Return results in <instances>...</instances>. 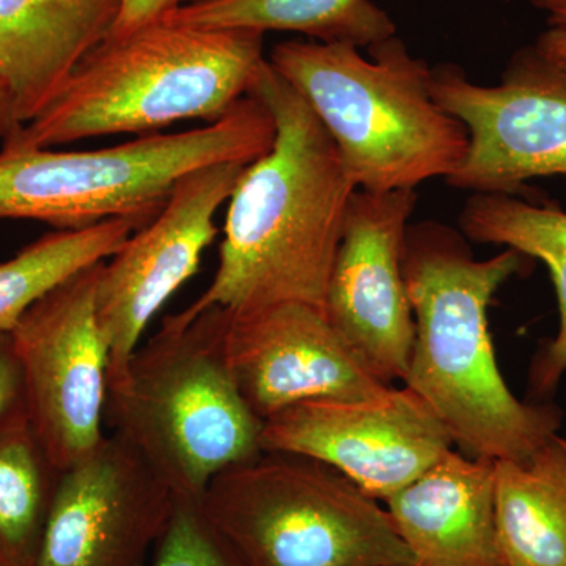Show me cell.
<instances>
[{"instance_id": "obj_1", "label": "cell", "mask_w": 566, "mask_h": 566, "mask_svg": "<svg viewBox=\"0 0 566 566\" xmlns=\"http://www.w3.org/2000/svg\"><path fill=\"white\" fill-rule=\"evenodd\" d=\"M249 95L273 115L274 144L244 167L229 199L218 271L185 312L281 303L323 311L356 186L315 112L268 59Z\"/></svg>"}, {"instance_id": "obj_2", "label": "cell", "mask_w": 566, "mask_h": 566, "mask_svg": "<svg viewBox=\"0 0 566 566\" xmlns=\"http://www.w3.org/2000/svg\"><path fill=\"white\" fill-rule=\"evenodd\" d=\"M463 233L442 222L412 223L403 275L416 337L405 386L471 458L523 463L557 434L556 405L517 400L499 370L488 308L528 256L505 249L476 260Z\"/></svg>"}, {"instance_id": "obj_3", "label": "cell", "mask_w": 566, "mask_h": 566, "mask_svg": "<svg viewBox=\"0 0 566 566\" xmlns=\"http://www.w3.org/2000/svg\"><path fill=\"white\" fill-rule=\"evenodd\" d=\"M263 46L262 32L170 21L106 39L2 147L52 148L182 120L218 122L249 95L266 62Z\"/></svg>"}, {"instance_id": "obj_4", "label": "cell", "mask_w": 566, "mask_h": 566, "mask_svg": "<svg viewBox=\"0 0 566 566\" xmlns=\"http://www.w3.org/2000/svg\"><path fill=\"white\" fill-rule=\"evenodd\" d=\"M227 311H181L107 376L106 422L175 499H202L216 475L263 452L259 419L223 354Z\"/></svg>"}, {"instance_id": "obj_5", "label": "cell", "mask_w": 566, "mask_h": 566, "mask_svg": "<svg viewBox=\"0 0 566 566\" xmlns=\"http://www.w3.org/2000/svg\"><path fill=\"white\" fill-rule=\"evenodd\" d=\"M314 40L275 44L268 62L334 140L356 189L390 192L449 178L469 133L431 95V66L390 36L367 48Z\"/></svg>"}, {"instance_id": "obj_6", "label": "cell", "mask_w": 566, "mask_h": 566, "mask_svg": "<svg viewBox=\"0 0 566 566\" xmlns=\"http://www.w3.org/2000/svg\"><path fill=\"white\" fill-rule=\"evenodd\" d=\"M273 115L248 95L218 122L177 134H150L92 151L2 147L0 219H31L81 230L109 219L144 226L175 182L200 167L251 164L271 150Z\"/></svg>"}, {"instance_id": "obj_7", "label": "cell", "mask_w": 566, "mask_h": 566, "mask_svg": "<svg viewBox=\"0 0 566 566\" xmlns=\"http://www.w3.org/2000/svg\"><path fill=\"white\" fill-rule=\"evenodd\" d=\"M200 501L243 566L416 565L387 509L311 458L263 450Z\"/></svg>"}, {"instance_id": "obj_8", "label": "cell", "mask_w": 566, "mask_h": 566, "mask_svg": "<svg viewBox=\"0 0 566 566\" xmlns=\"http://www.w3.org/2000/svg\"><path fill=\"white\" fill-rule=\"evenodd\" d=\"M431 95L463 122L469 148L447 185L474 193L526 192L534 178L566 175V70L521 48L495 85L455 63L431 66Z\"/></svg>"}, {"instance_id": "obj_9", "label": "cell", "mask_w": 566, "mask_h": 566, "mask_svg": "<svg viewBox=\"0 0 566 566\" xmlns=\"http://www.w3.org/2000/svg\"><path fill=\"white\" fill-rule=\"evenodd\" d=\"M103 263L44 294L11 331L29 422L59 472L91 455L106 438L109 349L95 311Z\"/></svg>"}, {"instance_id": "obj_10", "label": "cell", "mask_w": 566, "mask_h": 566, "mask_svg": "<svg viewBox=\"0 0 566 566\" xmlns=\"http://www.w3.org/2000/svg\"><path fill=\"white\" fill-rule=\"evenodd\" d=\"M262 450L331 465L376 501L419 480L453 447L422 398L390 387L367 400H308L290 406L262 428Z\"/></svg>"}, {"instance_id": "obj_11", "label": "cell", "mask_w": 566, "mask_h": 566, "mask_svg": "<svg viewBox=\"0 0 566 566\" xmlns=\"http://www.w3.org/2000/svg\"><path fill=\"white\" fill-rule=\"evenodd\" d=\"M244 167L219 163L186 174L161 211L103 263L95 311L109 349V374L128 363L153 316L199 271L205 249L218 237L216 212Z\"/></svg>"}, {"instance_id": "obj_12", "label": "cell", "mask_w": 566, "mask_h": 566, "mask_svg": "<svg viewBox=\"0 0 566 566\" xmlns=\"http://www.w3.org/2000/svg\"><path fill=\"white\" fill-rule=\"evenodd\" d=\"M416 189H356L324 296V314L360 363L386 385L405 381L416 323L403 275Z\"/></svg>"}, {"instance_id": "obj_13", "label": "cell", "mask_w": 566, "mask_h": 566, "mask_svg": "<svg viewBox=\"0 0 566 566\" xmlns=\"http://www.w3.org/2000/svg\"><path fill=\"white\" fill-rule=\"evenodd\" d=\"M175 497L117 434L59 475L36 566H144Z\"/></svg>"}, {"instance_id": "obj_14", "label": "cell", "mask_w": 566, "mask_h": 566, "mask_svg": "<svg viewBox=\"0 0 566 566\" xmlns=\"http://www.w3.org/2000/svg\"><path fill=\"white\" fill-rule=\"evenodd\" d=\"M223 354L262 422L303 401L367 400L392 387L360 363L322 308L308 304L227 311Z\"/></svg>"}, {"instance_id": "obj_15", "label": "cell", "mask_w": 566, "mask_h": 566, "mask_svg": "<svg viewBox=\"0 0 566 566\" xmlns=\"http://www.w3.org/2000/svg\"><path fill=\"white\" fill-rule=\"evenodd\" d=\"M386 505L416 566H510L495 517L494 461L452 449Z\"/></svg>"}, {"instance_id": "obj_16", "label": "cell", "mask_w": 566, "mask_h": 566, "mask_svg": "<svg viewBox=\"0 0 566 566\" xmlns=\"http://www.w3.org/2000/svg\"><path fill=\"white\" fill-rule=\"evenodd\" d=\"M120 7L122 0H0V80L22 125L109 36Z\"/></svg>"}, {"instance_id": "obj_17", "label": "cell", "mask_w": 566, "mask_h": 566, "mask_svg": "<svg viewBox=\"0 0 566 566\" xmlns=\"http://www.w3.org/2000/svg\"><path fill=\"white\" fill-rule=\"evenodd\" d=\"M499 536L510 566H566V441L523 463L494 461Z\"/></svg>"}, {"instance_id": "obj_18", "label": "cell", "mask_w": 566, "mask_h": 566, "mask_svg": "<svg viewBox=\"0 0 566 566\" xmlns=\"http://www.w3.org/2000/svg\"><path fill=\"white\" fill-rule=\"evenodd\" d=\"M460 232L480 244L504 245L545 263L556 289L558 333L539 354L531 381L538 395L554 392L566 371V211L510 193H472Z\"/></svg>"}, {"instance_id": "obj_19", "label": "cell", "mask_w": 566, "mask_h": 566, "mask_svg": "<svg viewBox=\"0 0 566 566\" xmlns=\"http://www.w3.org/2000/svg\"><path fill=\"white\" fill-rule=\"evenodd\" d=\"M163 21L207 29L296 32L359 50L397 35L392 18L374 0H199L182 3Z\"/></svg>"}, {"instance_id": "obj_20", "label": "cell", "mask_w": 566, "mask_h": 566, "mask_svg": "<svg viewBox=\"0 0 566 566\" xmlns=\"http://www.w3.org/2000/svg\"><path fill=\"white\" fill-rule=\"evenodd\" d=\"M144 223L117 218L81 230H55L0 263V331H13L31 305L93 264L106 262Z\"/></svg>"}, {"instance_id": "obj_21", "label": "cell", "mask_w": 566, "mask_h": 566, "mask_svg": "<svg viewBox=\"0 0 566 566\" xmlns=\"http://www.w3.org/2000/svg\"><path fill=\"white\" fill-rule=\"evenodd\" d=\"M59 475L28 415L0 428V566H36Z\"/></svg>"}, {"instance_id": "obj_22", "label": "cell", "mask_w": 566, "mask_h": 566, "mask_svg": "<svg viewBox=\"0 0 566 566\" xmlns=\"http://www.w3.org/2000/svg\"><path fill=\"white\" fill-rule=\"evenodd\" d=\"M153 566H243L205 513L200 499H175Z\"/></svg>"}, {"instance_id": "obj_23", "label": "cell", "mask_w": 566, "mask_h": 566, "mask_svg": "<svg viewBox=\"0 0 566 566\" xmlns=\"http://www.w3.org/2000/svg\"><path fill=\"white\" fill-rule=\"evenodd\" d=\"M22 415H28V408L20 356L13 335L0 331V428Z\"/></svg>"}, {"instance_id": "obj_24", "label": "cell", "mask_w": 566, "mask_h": 566, "mask_svg": "<svg viewBox=\"0 0 566 566\" xmlns=\"http://www.w3.org/2000/svg\"><path fill=\"white\" fill-rule=\"evenodd\" d=\"M185 0H122L120 13L107 39H123L163 21Z\"/></svg>"}, {"instance_id": "obj_25", "label": "cell", "mask_w": 566, "mask_h": 566, "mask_svg": "<svg viewBox=\"0 0 566 566\" xmlns=\"http://www.w3.org/2000/svg\"><path fill=\"white\" fill-rule=\"evenodd\" d=\"M549 29L538 36L535 50L554 65L566 70V14L547 18Z\"/></svg>"}, {"instance_id": "obj_26", "label": "cell", "mask_w": 566, "mask_h": 566, "mask_svg": "<svg viewBox=\"0 0 566 566\" xmlns=\"http://www.w3.org/2000/svg\"><path fill=\"white\" fill-rule=\"evenodd\" d=\"M22 123L18 118L13 96L6 82L0 80V140L6 142L20 132Z\"/></svg>"}, {"instance_id": "obj_27", "label": "cell", "mask_w": 566, "mask_h": 566, "mask_svg": "<svg viewBox=\"0 0 566 566\" xmlns=\"http://www.w3.org/2000/svg\"><path fill=\"white\" fill-rule=\"evenodd\" d=\"M531 2L536 9L547 11L549 18L566 14V0H531Z\"/></svg>"}, {"instance_id": "obj_28", "label": "cell", "mask_w": 566, "mask_h": 566, "mask_svg": "<svg viewBox=\"0 0 566 566\" xmlns=\"http://www.w3.org/2000/svg\"><path fill=\"white\" fill-rule=\"evenodd\" d=\"M189 2H199V0H185L182 3H189Z\"/></svg>"}, {"instance_id": "obj_29", "label": "cell", "mask_w": 566, "mask_h": 566, "mask_svg": "<svg viewBox=\"0 0 566 566\" xmlns=\"http://www.w3.org/2000/svg\"><path fill=\"white\" fill-rule=\"evenodd\" d=\"M416 566V565H415Z\"/></svg>"}]
</instances>
